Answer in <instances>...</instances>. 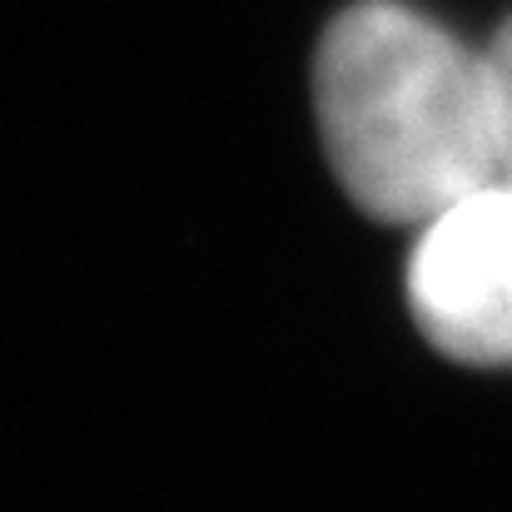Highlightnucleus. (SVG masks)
<instances>
[{
  "mask_svg": "<svg viewBox=\"0 0 512 512\" xmlns=\"http://www.w3.org/2000/svg\"><path fill=\"white\" fill-rule=\"evenodd\" d=\"M408 309L438 353L512 368V179L483 184L423 224Z\"/></svg>",
  "mask_w": 512,
  "mask_h": 512,
  "instance_id": "2",
  "label": "nucleus"
},
{
  "mask_svg": "<svg viewBox=\"0 0 512 512\" xmlns=\"http://www.w3.org/2000/svg\"><path fill=\"white\" fill-rule=\"evenodd\" d=\"M483 55L493 80V115H498V179H512V15Z\"/></svg>",
  "mask_w": 512,
  "mask_h": 512,
  "instance_id": "3",
  "label": "nucleus"
},
{
  "mask_svg": "<svg viewBox=\"0 0 512 512\" xmlns=\"http://www.w3.org/2000/svg\"><path fill=\"white\" fill-rule=\"evenodd\" d=\"M314 110L343 194L383 224H433L498 179L488 55L398 0H358L319 40Z\"/></svg>",
  "mask_w": 512,
  "mask_h": 512,
  "instance_id": "1",
  "label": "nucleus"
}]
</instances>
